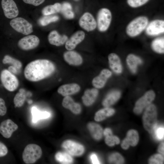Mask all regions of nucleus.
I'll list each match as a JSON object with an SVG mask.
<instances>
[{
  "instance_id": "1",
  "label": "nucleus",
  "mask_w": 164,
  "mask_h": 164,
  "mask_svg": "<svg viewBox=\"0 0 164 164\" xmlns=\"http://www.w3.org/2000/svg\"><path fill=\"white\" fill-rule=\"evenodd\" d=\"M56 67L51 61L39 59L29 63L24 68V76L28 80L37 82L51 75L55 72Z\"/></svg>"
},
{
  "instance_id": "2",
  "label": "nucleus",
  "mask_w": 164,
  "mask_h": 164,
  "mask_svg": "<svg viewBox=\"0 0 164 164\" xmlns=\"http://www.w3.org/2000/svg\"><path fill=\"white\" fill-rule=\"evenodd\" d=\"M157 112L155 105L151 104L145 108L142 116V122L144 128L150 133H152L157 126Z\"/></svg>"
},
{
  "instance_id": "3",
  "label": "nucleus",
  "mask_w": 164,
  "mask_h": 164,
  "mask_svg": "<svg viewBox=\"0 0 164 164\" xmlns=\"http://www.w3.org/2000/svg\"><path fill=\"white\" fill-rule=\"evenodd\" d=\"M42 154V150L39 145L30 144L24 148L22 154V159L26 164H33L40 158Z\"/></svg>"
},
{
  "instance_id": "4",
  "label": "nucleus",
  "mask_w": 164,
  "mask_h": 164,
  "mask_svg": "<svg viewBox=\"0 0 164 164\" xmlns=\"http://www.w3.org/2000/svg\"><path fill=\"white\" fill-rule=\"evenodd\" d=\"M148 20L145 16H140L133 19L127 26L126 32L131 37H135L139 35L144 30L148 25Z\"/></svg>"
},
{
  "instance_id": "5",
  "label": "nucleus",
  "mask_w": 164,
  "mask_h": 164,
  "mask_svg": "<svg viewBox=\"0 0 164 164\" xmlns=\"http://www.w3.org/2000/svg\"><path fill=\"white\" fill-rule=\"evenodd\" d=\"M1 83L7 91L12 92L15 91L19 86V81L17 77L8 70H2L0 74Z\"/></svg>"
},
{
  "instance_id": "6",
  "label": "nucleus",
  "mask_w": 164,
  "mask_h": 164,
  "mask_svg": "<svg viewBox=\"0 0 164 164\" xmlns=\"http://www.w3.org/2000/svg\"><path fill=\"white\" fill-rule=\"evenodd\" d=\"M10 25L15 31L25 35H28L33 31L32 24L22 17L13 19L10 21Z\"/></svg>"
},
{
  "instance_id": "7",
  "label": "nucleus",
  "mask_w": 164,
  "mask_h": 164,
  "mask_svg": "<svg viewBox=\"0 0 164 164\" xmlns=\"http://www.w3.org/2000/svg\"><path fill=\"white\" fill-rule=\"evenodd\" d=\"M112 19L111 11L106 8L100 9L97 16V25L99 30L104 32L108 28Z\"/></svg>"
},
{
  "instance_id": "8",
  "label": "nucleus",
  "mask_w": 164,
  "mask_h": 164,
  "mask_svg": "<svg viewBox=\"0 0 164 164\" xmlns=\"http://www.w3.org/2000/svg\"><path fill=\"white\" fill-rule=\"evenodd\" d=\"M155 96V94L152 90L146 92L136 102L133 109L134 113L137 114H141L144 109L151 104L154 99Z\"/></svg>"
},
{
  "instance_id": "9",
  "label": "nucleus",
  "mask_w": 164,
  "mask_h": 164,
  "mask_svg": "<svg viewBox=\"0 0 164 164\" xmlns=\"http://www.w3.org/2000/svg\"><path fill=\"white\" fill-rule=\"evenodd\" d=\"M40 43L39 38L33 35H28L21 38L18 41L17 45L21 49L27 51L37 47Z\"/></svg>"
},
{
  "instance_id": "10",
  "label": "nucleus",
  "mask_w": 164,
  "mask_h": 164,
  "mask_svg": "<svg viewBox=\"0 0 164 164\" xmlns=\"http://www.w3.org/2000/svg\"><path fill=\"white\" fill-rule=\"evenodd\" d=\"M1 5L4 14L7 18L13 19L18 15L19 10L13 0H2Z\"/></svg>"
},
{
  "instance_id": "11",
  "label": "nucleus",
  "mask_w": 164,
  "mask_h": 164,
  "mask_svg": "<svg viewBox=\"0 0 164 164\" xmlns=\"http://www.w3.org/2000/svg\"><path fill=\"white\" fill-rule=\"evenodd\" d=\"M79 24L80 27L87 32L94 30L97 26L93 16L88 12L84 13L81 16L79 19Z\"/></svg>"
},
{
  "instance_id": "12",
  "label": "nucleus",
  "mask_w": 164,
  "mask_h": 164,
  "mask_svg": "<svg viewBox=\"0 0 164 164\" xmlns=\"http://www.w3.org/2000/svg\"><path fill=\"white\" fill-rule=\"evenodd\" d=\"M18 128V125L12 121L10 119H7L1 123L0 133L4 137L9 138Z\"/></svg>"
},
{
  "instance_id": "13",
  "label": "nucleus",
  "mask_w": 164,
  "mask_h": 164,
  "mask_svg": "<svg viewBox=\"0 0 164 164\" xmlns=\"http://www.w3.org/2000/svg\"><path fill=\"white\" fill-rule=\"evenodd\" d=\"M62 146L69 153L74 156L81 155L84 151V148L82 145L71 140L64 141Z\"/></svg>"
},
{
  "instance_id": "14",
  "label": "nucleus",
  "mask_w": 164,
  "mask_h": 164,
  "mask_svg": "<svg viewBox=\"0 0 164 164\" xmlns=\"http://www.w3.org/2000/svg\"><path fill=\"white\" fill-rule=\"evenodd\" d=\"M146 33L153 36L162 33L164 32V21L156 19L152 21L146 27Z\"/></svg>"
},
{
  "instance_id": "15",
  "label": "nucleus",
  "mask_w": 164,
  "mask_h": 164,
  "mask_svg": "<svg viewBox=\"0 0 164 164\" xmlns=\"http://www.w3.org/2000/svg\"><path fill=\"white\" fill-rule=\"evenodd\" d=\"M85 37V34L83 31L79 30L76 32L66 42V49L68 50H73L83 41Z\"/></svg>"
},
{
  "instance_id": "16",
  "label": "nucleus",
  "mask_w": 164,
  "mask_h": 164,
  "mask_svg": "<svg viewBox=\"0 0 164 164\" xmlns=\"http://www.w3.org/2000/svg\"><path fill=\"white\" fill-rule=\"evenodd\" d=\"M112 75L111 71L106 69H103L99 74L94 77L92 82L93 86L96 88H101L105 85L108 79Z\"/></svg>"
},
{
  "instance_id": "17",
  "label": "nucleus",
  "mask_w": 164,
  "mask_h": 164,
  "mask_svg": "<svg viewBox=\"0 0 164 164\" xmlns=\"http://www.w3.org/2000/svg\"><path fill=\"white\" fill-rule=\"evenodd\" d=\"M65 61L69 64L74 66L81 65L83 63V59L78 53L71 50L65 52L63 55Z\"/></svg>"
},
{
  "instance_id": "18",
  "label": "nucleus",
  "mask_w": 164,
  "mask_h": 164,
  "mask_svg": "<svg viewBox=\"0 0 164 164\" xmlns=\"http://www.w3.org/2000/svg\"><path fill=\"white\" fill-rule=\"evenodd\" d=\"M80 86L75 83L66 84L60 86L57 92L63 96H69L78 92L80 90Z\"/></svg>"
},
{
  "instance_id": "19",
  "label": "nucleus",
  "mask_w": 164,
  "mask_h": 164,
  "mask_svg": "<svg viewBox=\"0 0 164 164\" xmlns=\"http://www.w3.org/2000/svg\"><path fill=\"white\" fill-rule=\"evenodd\" d=\"M67 38V37L65 35H60L55 30L50 32L48 36V39L49 43L57 46L64 44Z\"/></svg>"
},
{
  "instance_id": "20",
  "label": "nucleus",
  "mask_w": 164,
  "mask_h": 164,
  "mask_svg": "<svg viewBox=\"0 0 164 164\" xmlns=\"http://www.w3.org/2000/svg\"><path fill=\"white\" fill-rule=\"evenodd\" d=\"M98 94V91L95 88L86 90L82 97L84 104L86 106L92 104L96 100Z\"/></svg>"
},
{
  "instance_id": "21",
  "label": "nucleus",
  "mask_w": 164,
  "mask_h": 164,
  "mask_svg": "<svg viewBox=\"0 0 164 164\" xmlns=\"http://www.w3.org/2000/svg\"><path fill=\"white\" fill-rule=\"evenodd\" d=\"M108 58L110 68L116 73H121L122 67L120 59L118 55L115 53H111L109 55Z\"/></svg>"
},
{
  "instance_id": "22",
  "label": "nucleus",
  "mask_w": 164,
  "mask_h": 164,
  "mask_svg": "<svg viewBox=\"0 0 164 164\" xmlns=\"http://www.w3.org/2000/svg\"><path fill=\"white\" fill-rule=\"evenodd\" d=\"M62 105L64 108L69 109L73 113L76 114L80 113L81 111L80 105L75 102L73 99L69 96L65 97L63 100Z\"/></svg>"
},
{
  "instance_id": "23",
  "label": "nucleus",
  "mask_w": 164,
  "mask_h": 164,
  "mask_svg": "<svg viewBox=\"0 0 164 164\" xmlns=\"http://www.w3.org/2000/svg\"><path fill=\"white\" fill-rule=\"evenodd\" d=\"M121 92L118 90H114L109 93L102 101L105 107H109L116 102L121 97Z\"/></svg>"
},
{
  "instance_id": "24",
  "label": "nucleus",
  "mask_w": 164,
  "mask_h": 164,
  "mask_svg": "<svg viewBox=\"0 0 164 164\" xmlns=\"http://www.w3.org/2000/svg\"><path fill=\"white\" fill-rule=\"evenodd\" d=\"M126 61L129 68L133 73L136 72L138 66L142 63V60L140 58L132 54L127 56Z\"/></svg>"
},
{
  "instance_id": "25",
  "label": "nucleus",
  "mask_w": 164,
  "mask_h": 164,
  "mask_svg": "<svg viewBox=\"0 0 164 164\" xmlns=\"http://www.w3.org/2000/svg\"><path fill=\"white\" fill-rule=\"evenodd\" d=\"M87 128L92 136L95 139L99 140L102 138L103 135V129L99 125L91 122L88 124Z\"/></svg>"
},
{
  "instance_id": "26",
  "label": "nucleus",
  "mask_w": 164,
  "mask_h": 164,
  "mask_svg": "<svg viewBox=\"0 0 164 164\" xmlns=\"http://www.w3.org/2000/svg\"><path fill=\"white\" fill-rule=\"evenodd\" d=\"M114 113L115 110L114 109L109 107H105L96 113L94 120L97 121H103L107 118L112 116Z\"/></svg>"
},
{
  "instance_id": "27",
  "label": "nucleus",
  "mask_w": 164,
  "mask_h": 164,
  "mask_svg": "<svg viewBox=\"0 0 164 164\" xmlns=\"http://www.w3.org/2000/svg\"><path fill=\"white\" fill-rule=\"evenodd\" d=\"M62 5L59 3H56L54 5H50L45 7L42 12L44 15H48L61 12Z\"/></svg>"
},
{
  "instance_id": "28",
  "label": "nucleus",
  "mask_w": 164,
  "mask_h": 164,
  "mask_svg": "<svg viewBox=\"0 0 164 164\" xmlns=\"http://www.w3.org/2000/svg\"><path fill=\"white\" fill-rule=\"evenodd\" d=\"M130 145L135 146L138 144L139 139L138 132L135 129H130L127 132L125 138Z\"/></svg>"
},
{
  "instance_id": "29",
  "label": "nucleus",
  "mask_w": 164,
  "mask_h": 164,
  "mask_svg": "<svg viewBox=\"0 0 164 164\" xmlns=\"http://www.w3.org/2000/svg\"><path fill=\"white\" fill-rule=\"evenodd\" d=\"M2 62L4 64H11L16 70H20L22 67V64L20 61L9 55H5L2 60Z\"/></svg>"
},
{
  "instance_id": "30",
  "label": "nucleus",
  "mask_w": 164,
  "mask_h": 164,
  "mask_svg": "<svg viewBox=\"0 0 164 164\" xmlns=\"http://www.w3.org/2000/svg\"><path fill=\"white\" fill-rule=\"evenodd\" d=\"M32 121L34 122H36L41 119L48 118L50 116V114L47 111H40L36 108L33 107L32 110Z\"/></svg>"
},
{
  "instance_id": "31",
  "label": "nucleus",
  "mask_w": 164,
  "mask_h": 164,
  "mask_svg": "<svg viewBox=\"0 0 164 164\" xmlns=\"http://www.w3.org/2000/svg\"><path fill=\"white\" fill-rule=\"evenodd\" d=\"M151 46L155 52L162 53L164 52V39L163 37L157 38L152 42Z\"/></svg>"
},
{
  "instance_id": "32",
  "label": "nucleus",
  "mask_w": 164,
  "mask_h": 164,
  "mask_svg": "<svg viewBox=\"0 0 164 164\" xmlns=\"http://www.w3.org/2000/svg\"><path fill=\"white\" fill-rule=\"evenodd\" d=\"M55 157L57 161L62 164H70L73 162L71 156L69 154L64 152L57 153Z\"/></svg>"
},
{
  "instance_id": "33",
  "label": "nucleus",
  "mask_w": 164,
  "mask_h": 164,
  "mask_svg": "<svg viewBox=\"0 0 164 164\" xmlns=\"http://www.w3.org/2000/svg\"><path fill=\"white\" fill-rule=\"evenodd\" d=\"M26 99L25 94L21 92L17 93L13 99V102L15 108H20L24 104Z\"/></svg>"
},
{
  "instance_id": "34",
  "label": "nucleus",
  "mask_w": 164,
  "mask_h": 164,
  "mask_svg": "<svg viewBox=\"0 0 164 164\" xmlns=\"http://www.w3.org/2000/svg\"><path fill=\"white\" fill-rule=\"evenodd\" d=\"M108 161L111 163L121 164L124 162V159L121 154L118 152H114L108 157Z\"/></svg>"
},
{
  "instance_id": "35",
  "label": "nucleus",
  "mask_w": 164,
  "mask_h": 164,
  "mask_svg": "<svg viewBox=\"0 0 164 164\" xmlns=\"http://www.w3.org/2000/svg\"><path fill=\"white\" fill-rule=\"evenodd\" d=\"M105 142L108 146H113L115 144H118L120 142V140L117 136L111 135L105 136Z\"/></svg>"
},
{
  "instance_id": "36",
  "label": "nucleus",
  "mask_w": 164,
  "mask_h": 164,
  "mask_svg": "<svg viewBox=\"0 0 164 164\" xmlns=\"http://www.w3.org/2000/svg\"><path fill=\"white\" fill-rule=\"evenodd\" d=\"M148 162L150 164H162L164 162V158L160 154H155L150 157Z\"/></svg>"
},
{
  "instance_id": "37",
  "label": "nucleus",
  "mask_w": 164,
  "mask_h": 164,
  "mask_svg": "<svg viewBox=\"0 0 164 164\" xmlns=\"http://www.w3.org/2000/svg\"><path fill=\"white\" fill-rule=\"evenodd\" d=\"M149 0H127V3L132 8H137L146 3Z\"/></svg>"
},
{
  "instance_id": "38",
  "label": "nucleus",
  "mask_w": 164,
  "mask_h": 164,
  "mask_svg": "<svg viewBox=\"0 0 164 164\" xmlns=\"http://www.w3.org/2000/svg\"><path fill=\"white\" fill-rule=\"evenodd\" d=\"M59 18L57 16H45L42 18L41 23L43 26H46L50 22L58 20Z\"/></svg>"
},
{
  "instance_id": "39",
  "label": "nucleus",
  "mask_w": 164,
  "mask_h": 164,
  "mask_svg": "<svg viewBox=\"0 0 164 164\" xmlns=\"http://www.w3.org/2000/svg\"><path fill=\"white\" fill-rule=\"evenodd\" d=\"M164 128L162 127L157 126L153 132L155 133V135L156 139L159 140H162L164 138Z\"/></svg>"
},
{
  "instance_id": "40",
  "label": "nucleus",
  "mask_w": 164,
  "mask_h": 164,
  "mask_svg": "<svg viewBox=\"0 0 164 164\" xmlns=\"http://www.w3.org/2000/svg\"><path fill=\"white\" fill-rule=\"evenodd\" d=\"M7 111V109L5 101L2 98L0 97V115L1 116L5 115Z\"/></svg>"
},
{
  "instance_id": "41",
  "label": "nucleus",
  "mask_w": 164,
  "mask_h": 164,
  "mask_svg": "<svg viewBox=\"0 0 164 164\" xmlns=\"http://www.w3.org/2000/svg\"><path fill=\"white\" fill-rule=\"evenodd\" d=\"M25 3L35 6H38L42 4L45 0H22Z\"/></svg>"
},
{
  "instance_id": "42",
  "label": "nucleus",
  "mask_w": 164,
  "mask_h": 164,
  "mask_svg": "<svg viewBox=\"0 0 164 164\" xmlns=\"http://www.w3.org/2000/svg\"><path fill=\"white\" fill-rule=\"evenodd\" d=\"M8 152V149L6 146L0 142V157L6 155Z\"/></svg>"
},
{
  "instance_id": "43",
  "label": "nucleus",
  "mask_w": 164,
  "mask_h": 164,
  "mask_svg": "<svg viewBox=\"0 0 164 164\" xmlns=\"http://www.w3.org/2000/svg\"><path fill=\"white\" fill-rule=\"evenodd\" d=\"M62 13L64 17L67 19H72L74 16V13L71 10H66Z\"/></svg>"
},
{
  "instance_id": "44",
  "label": "nucleus",
  "mask_w": 164,
  "mask_h": 164,
  "mask_svg": "<svg viewBox=\"0 0 164 164\" xmlns=\"http://www.w3.org/2000/svg\"><path fill=\"white\" fill-rule=\"evenodd\" d=\"M72 7L70 4L67 2H65L62 5L61 12L68 10H71Z\"/></svg>"
},
{
  "instance_id": "45",
  "label": "nucleus",
  "mask_w": 164,
  "mask_h": 164,
  "mask_svg": "<svg viewBox=\"0 0 164 164\" xmlns=\"http://www.w3.org/2000/svg\"><path fill=\"white\" fill-rule=\"evenodd\" d=\"M90 158L93 164H99L100 162L98 160L97 155L94 153L91 154Z\"/></svg>"
},
{
  "instance_id": "46",
  "label": "nucleus",
  "mask_w": 164,
  "mask_h": 164,
  "mask_svg": "<svg viewBox=\"0 0 164 164\" xmlns=\"http://www.w3.org/2000/svg\"><path fill=\"white\" fill-rule=\"evenodd\" d=\"M130 145L128 142L125 138L122 141L121 144V147L122 148L125 150L128 149L129 146Z\"/></svg>"
},
{
  "instance_id": "47",
  "label": "nucleus",
  "mask_w": 164,
  "mask_h": 164,
  "mask_svg": "<svg viewBox=\"0 0 164 164\" xmlns=\"http://www.w3.org/2000/svg\"><path fill=\"white\" fill-rule=\"evenodd\" d=\"M164 144L163 142H161L158 147V151L161 155H164Z\"/></svg>"
},
{
  "instance_id": "48",
  "label": "nucleus",
  "mask_w": 164,
  "mask_h": 164,
  "mask_svg": "<svg viewBox=\"0 0 164 164\" xmlns=\"http://www.w3.org/2000/svg\"><path fill=\"white\" fill-rule=\"evenodd\" d=\"M103 134L105 136L112 135V132L111 129L109 128H107L105 129L103 132Z\"/></svg>"
},
{
  "instance_id": "49",
  "label": "nucleus",
  "mask_w": 164,
  "mask_h": 164,
  "mask_svg": "<svg viewBox=\"0 0 164 164\" xmlns=\"http://www.w3.org/2000/svg\"></svg>"
}]
</instances>
